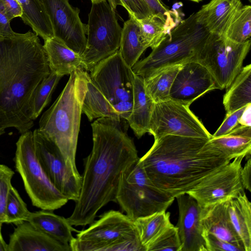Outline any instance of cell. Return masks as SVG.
<instances>
[{
  "instance_id": "cell-1",
  "label": "cell",
  "mask_w": 251,
  "mask_h": 251,
  "mask_svg": "<svg viewBox=\"0 0 251 251\" xmlns=\"http://www.w3.org/2000/svg\"><path fill=\"white\" fill-rule=\"evenodd\" d=\"M126 121L100 118L92 124L93 148L84 159L78 199L67 218L73 226H85L110 201L116 202L123 172L139 157L133 139L127 133Z\"/></svg>"
},
{
  "instance_id": "cell-2",
  "label": "cell",
  "mask_w": 251,
  "mask_h": 251,
  "mask_svg": "<svg viewBox=\"0 0 251 251\" xmlns=\"http://www.w3.org/2000/svg\"><path fill=\"white\" fill-rule=\"evenodd\" d=\"M50 73L43 45L34 32L0 37V129L14 127L22 134L33 126L31 95Z\"/></svg>"
},
{
  "instance_id": "cell-3",
  "label": "cell",
  "mask_w": 251,
  "mask_h": 251,
  "mask_svg": "<svg viewBox=\"0 0 251 251\" xmlns=\"http://www.w3.org/2000/svg\"><path fill=\"white\" fill-rule=\"evenodd\" d=\"M208 140L164 136L154 139L139 161L151 181L175 198L232 160L212 147Z\"/></svg>"
},
{
  "instance_id": "cell-4",
  "label": "cell",
  "mask_w": 251,
  "mask_h": 251,
  "mask_svg": "<svg viewBox=\"0 0 251 251\" xmlns=\"http://www.w3.org/2000/svg\"><path fill=\"white\" fill-rule=\"evenodd\" d=\"M88 75L82 69L73 71L58 98L39 122L38 129L56 145L67 167L78 177L81 176L76 168L75 157Z\"/></svg>"
},
{
  "instance_id": "cell-5",
  "label": "cell",
  "mask_w": 251,
  "mask_h": 251,
  "mask_svg": "<svg viewBox=\"0 0 251 251\" xmlns=\"http://www.w3.org/2000/svg\"><path fill=\"white\" fill-rule=\"evenodd\" d=\"M210 34L193 13L181 20L148 56L138 61L131 69L145 79L167 67L196 61Z\"/></svg>"
},
{
  "instance_id": "cell-6",
  "label": "cell",
  "mask_w": 251,
  "mask_h": 251,
  "mask_svg": "<svg viewBox=\"0 0 251 251\" xmlns=\"http://www.w3.org/2000/svg\"><path fill=\"white\" fill-rule=\"evenodd\" d=\"M70 246L72 251H146L135 221L114 210L78 231Z\"/></svg>"
},
{
  "instance_id": "cell-7",
  "label": "cell",
  "mask_w": 251,
  "mask_h": 251,
  "mask_svg": "<svg viewBox=\"0 0 251 251\" xmlns=\"http://www.w3.org/2000/svg\"><path fill=\"white\" fill-rule=\"evenodd\" d=\"M139 160L122 174L116 198L122 210L134 221L166 211L175 199L151 181Z\"/></svg>"
},
{
  "instance_id": "cell-8",
  "label": "cell",
  "mask_w": 251,
  "mask_h": 251,
  "mask_svg": "<svg viewBox=\"0 0 251 251\" xmlns=\"http://www.w3.org/2000/svg\"><path fill=\"white\" fill-rule=\"evenodd\" d=\"M15 163L34 206L53 211L67 203L68 199L51 182L38 161L30 130L21 134L16 143Z\"/></svg>"
},
{
  "instance_id": "cell-9",
  "label": "cell",
  "mask_w": 251,
  "mask_h": 251,
  "mask_svg": "<svg viewBox=\"0 0 251 251\" xmlns=\"http://www.w3.org/2000/svg\"><path fill=\"white\" fill-rule=\"evenodd\" d=\"M92 3L86 25V45L81 56L87 72L119 50L122 30L115 10L107 0Z\"/></svg>"
},
{
  "instance_id": "cell-10",
  "label": "cell",
  "mask_w": 251,
  "mask_h": 251,
  "mask_svg": "<svg viewBox=\"0 0 251 251\" xmlns=\"http://www.w3.org/2000/svg\"><path fill=\"white\" fill-rule=\"evenodd\" d=\"M90 72L93 83L120 118L126 120L132 110L135 74L119 51L99 62Z\"/></svg>"
},
{
  "instance_id": "cell-11",
  "label": "cell",
  "mask_w": 251,
  "mask_h": 251,
  "mask_svg": "<svg viewBox=\"0 0 251 251\" xmlns=\"http://www.w3.org/2000/svg\"><path fill=\"white\" fill-rule=\"evenodd\" d=\"M251 44L250 39L239 43L211 34L196 61L208 70L219 89H226L242 68Z\"/></svg>"
},
{
  "instance_id": "cell-12",
  "label": "cell",
  "mask_w": 251,
  "mask_h": 251,
  "mask_svg": "<svg viewBox=\"0 0 251 251\" xmlns=\"http://www.w3.org/2000/svg\"><path fill=\"white\" fill-rule=\"evenodd\" d=\"M189 106L171 99L154 103L148 132L154 139L168 135L212 138V135Z\"/></svg>"
},
{
  "instance_id": "cell-13",
  "label": "cell",
  "mask_w": 251,
  "mask_h": 251,
  "mask_svg": "<svg viewBox=\"0 0 251 251\" xmlns=\"http://www.w3.org/2000/svg\"><path fill=\"white\" fill-rule=\"evenodd\" d=\"M36 157L45 174L56 188L68 200L79 197L82 177L76 176L67 167L56 145L38 128L33 132Z\"/></svg>"
},
{
  "instance_id": "cell-14",
  "label": "cell",
  "mask_w": 251,
  "mask_h": 251,
  "mask_svg": "<svg viewBox=\"0 0 251 251\" xmlns=\"http://www.w3.org/2000/svg\"><path fill=\"white\" fill-rule=\"evenodd\" d=\"M244 157H237L212 173L186 193L201 207L235 198L245 193L241 178Z\"/></svg>"
},
{
  "instance_id": "cell-15",
  "label": "cell",
  "mask_w": 251,
  "mask_h": 251,
  "mask_svg": "<svg viewBox=\"0 0 251 251\" xmlns=\"http://www.w3.org/2000/svg\"><path fill=\"white\" fill-rule=\"evenodd\" d=\"M50 17L54 37L82 56L87 42L86 25L79 16V9L69 0H41Z\"/></svg>"
},
{
  "instance_id": "cell-16",
  "label": "cell",
  "mask_w": 251,
  "mask_h": 251,
  "mask_svg": "<svg viewBox=\"0 0 251 251\" xmlns=\"http://www.w3.org/2000/svg\"><path fill=\"white\" fill-rule=\"evenodd\" d=\"M219 87L208 70L198 61L183 64L172 84L170 99L190 106L206 93Z\"/></svg>"
},
{
  "instance_id": "cell-17",
  "label": "cell",
  "mask_w": 251,
  "mask_h": 251,
  "mask_svg": "<svg viewBox=\"0 0 251 251\" xmlns=\"http://www.w3.org/2000/svg\"><path fill=\"white\" fill-rule=\"evenodd\" d=\"M179 217L176 226L182 245L181 251H207L200 221L201 207L187 193L176 197Z\"/></svg>"
},
{
  "instance_id": "cell-18",
  "label": "cell",
  "mask_w": 251,
  "mask_h": 251,
  "mask_svg": "<svg viewBox=\"0 0 251 251\" xmlns=\"http://www.w3.org/2000/svg\"><path fill=\"white\" fill-rule=\"evenodd\" d=\"M8 251H72L70 245L53 239L28 221L17 225L11 234Z\"/></svg>"
},
{
  "instance_id": "cell-19",
  "label": "cell",
  "mask_w": 251,
  "mask_h": 251,
  "mask_svg": "<svg viewBox=\"0 0 251 251\" xmlns=\"http://www.w3.org/2000/svg\"><path fill=\"white\" fill-rule=\"evenodd\" d=\"M242 6L241 0H211L195 13L196 19L210 34L224 36Z\"/></svg>"
},
{
  "instance_id": "cell-20",
  "label": "cell",
  "mask_w": 251,
  "mask_h": 251,
  "mask_svg": "<svg viewBox=\"0 0 251 251\" xmlns=\"http://www.w3.org/2000/svg\"><path fill=\"white\" fill-rule=\"evenodd\" d=\"M229 200L201 207L200 221L203 230L235 245L245 251L243 243L231 223L228 212Z\"/></svg>"
},
{
  "instance_id": "cell-21",
  "label": "cell",
  "mask_w": 251,
  "mask_h": 251,
  "mask_svg": "<svg viewBox=\"0 0 251 251\" xmlns=\"http://www.w3.org/2000/svg\"><path fill=\"white\" fill-rule=\"evenodd\" d=\"M43 47L50 72L63 76L77 69L85 70L81 56L55 37L44 40Z\"/></svg>"
},
{
  "instance_id": "cell-22",
  "label": "cell",
  "mask_w": 251,
  "mask_h": 251,
  "mask_svg": "<svg viewBox=\"0 0 251 251\" xmlns=\"http://www.w3.org/2000/svg\"><path fill=\"white\" fill-rule=\"evenodd\" d=\"M153 104L146 93L143 78L135 74L132 110L126 121L138 138L148 132Z\"/></svg>"
},
{
  "instance_id": "cell-23",
  "label": "cell",
  "mask_w": 251,
  "mask_h": 251,
  "mask_svg": "<svg viewBox=\"0 0 251 251\" xmlns=\"http://www.w3.org/2000/svg\"><path fill=\"white\" fill-rule=\"evenodd\" d=\"M27 221L53 239L65 245H70L74 239L72 232L78 231L70 224L67 218L50 210L42 209L30 212Z\"/></svg>"
},
{
  "instance_id": "cell-24",
  "label": "cell",
  "mask_w": 251,
  "mask_h": 251,
  "mask_svg": "<svg viewBox=\"0 0 251 251\" xmlns=\"http://www.w3.org/2000/svg\"><path fill=\"white\" fill-rule=\"evenodd\" d=\"M208 143L231 159L241 156L250 157L251 126L239 125L227 134L212 137Z\"/></svg>"
},
{
  "instance_id": "cell-25",
  "label": "cell",
  "mask_w": 251,
  "mask_h": 251,
  "mask_svg": "<svg viewBox=\"0 0 251 251\" xmlns=\"http://www.w3.org/2000/svg\"><path fill=\"white\" fill-rule=\"evenodd\" d=\"M181 21L180 16L167 18L159 14H152L138 21L143 44L147 49L155 48Z\"/></svg>"
},
{
  "instance_id": "cell-26",
  "label": "cell",
  "mask_w": 251,
  "mask_h": 251,
  "mask_svg": "<svg viewBox=\"0 0 251 251\" xmlns=\"http://www.w3.org/2000/svg\"><path fill=\"white\" fill-rule=\"evenodd\" d=\"M228 212L245 251H251V203L245 193L229 201Z\"/></svg>"
},
{
  "instance_id": "cell-27",
  "label": "cell",
  "mask_w": 251,
  "mask_h": 251,
  "mask_svg": "<svg viewBox=\"0 0 251 251\" xmlns=\"http://www.w3.org/2000/svg\"><path fill=\"white\" fill-rule=\"evenodd\" d=\"M223 103L226 114L251 104V64L242 67L226 89Z\"/></svg>"
},
{
  "instance_id": "cell-28",
  "label": "cell",
  "mask_w": 251,
  "mask_h": 251,
  "mask_svg": "<svg viewBox=\"0 0 251 251\" xmlns=\"http://www.w3.org/2000/svg\"><path fill=\"white\" fill-rule=\"evenodd\" d=\"M22 11L23 21L44 40L54 37L52 26L41 0H17Z\"/></svg>"
},
{
  "instance_id": "cell-29",
  "label": "cell",
  "mask_w": 251,
  "mask_h": 251,
  "mask_svg": "<svg viewBox=\"0 0 251 251\" xmlns=\"http://www.w3.org/2000/svg\"><path fill=\"white\" fill-rule=\"evenodd\" d=\"M146 49L141 40L138 21L129 16L124 24L121 33L119 51L123 59L132 68Z\"/></svg>"
},
{
  "instance_id": "cell-30",
  "label": "cell",
  "mask_w": 251,
  "mask_h": 251,
  "mask_svg": "<svg viewBox=\"0 0 251 251\" xmlns=\"http://www.w3.org/2000/svg\"><path fill=\"white\" fill-rule=\"evenodd\" d=\"M82 113H84L90 121L100 118H121L117 111L93 83L89 75L82 102Z\"/></svg>"
},
{
  "instance_id": "cell-31",
  "label": "cell",
  "mask_w": 251,
  "mask_h": 251,
  "mask_svg": "<svg viewBox=\"0 0 251 251\" xmlns=\"http://www.w3.org/2000/svg\"><path fill=\"white\" fill-rule=\"evenodd\" d=\"M182 65L167 67L143 79L146 93L154 103L170 99L172 84Z\"/></svg>"
},
{
  "instance_id": "cell-32",
  "label": "cell",
  "mask_w": 251,
  "mask_h": 251,
  "mask_svg": "<svg viewBox=\"0 0 251 251\" xmlns=\"http://www.w3.org/2000/svg\"><path fill=\"white\" fill-rule=\"evenodd\" d=\"M135 223L141 242L146 251L147 247L166 229L173 225L170 221V213L166 211L138 218Z\"/></svg>"
},
{
  "instance_id": "cell-33",
  "label": "cell",
  "mask_w": 251,
  "mask_h": 251,
  "mask_svg": "<svg viewBox=\"0 0 251 251\" xmlns=\"http://www.w3.org/2000/svg\"><path fill=\"white\" fill-rule=\"evenodd\" d=\"M62 76L50 72L34 90L29 104V113L31 120H35L51 100V95Z\"/></svg>"
},
{
  "instance_id": "cell-34",
  "label": "cell",
  "mask_w": 251,
  "mask_h": 251,
  "mask_svg": "<svg viewBox=\"0 0 251 251\" xmlns=\"http://www.w3.org/2000/svg\"><path fill=\"white\" fill-rule=\"evenodd\" d=\"M251 36V6H242L232 20L223 37L242 43Z\"/></svg>"
},
{
  "instance_id": "cell-35",
  "label": "cell",
  "mask_w": 251,
  "mask_h": 251,
  "mask_svg": "<svg viewBox=\"0 0 251 251\" xmlns=\"http://www.w3.org/2000/svg\"><path fill=\"white\" fill-rule=\"evenodd\" d=\"M30 212L17 189L12 186L6 203L4 223L16 226L27 221Z\"/></svg>"
},
{
  "instance_id": "cell-36",
  "label": "cell",
  "mask_w": 251,
  "mask_h": 251,
  "mask_svg": "<svg viewBox=\"0 0 251 251\" xmlns=\"http://www.w3.org/2000/svg\"><path fill=\"white\" fill-rule=\"evenodd\" d=\"M181 248L177 228L172 225L147 247L146 251H181Z\"/></svg>"
},
{
  "instance_id": "cell-37",
  "label": "cell",
  "mask_w": 251,
  "mask_h": 251,
  "mask_svg": "<svg viewBox=\"0 0 251 251\" xmlns=\"http://www.w3.org/2000/svg\"><path fill=\"white\" fill-rule=\"evenodd\" d=\"M14 174L10 168L0 164V222L4 223L5 209L9 191L12 187L11 180Z\"/></svg>"
},
{
  "instance_id": "cell-38",
  "label": "cell",
  "mask_w": 251,
  "mask_h": 251,
  "mask_svg": "<svg viewBox=\"0 0 251 251\" xmlns=\"http://www.w3.org/2000/svg\"><path fill=\"white\" fill-rule=\"evenodd\" d=\"M118 4L122 5L128 12L129 16L137 21L152 15V13L144 0H117Z\"/></svg>"
},
{
  "instance_id": "cell-39",
  "label": "cell",
  "mask_w": 251,
  "mask_h": 251,
  "mask_svg": "<svg viewBox=\"0 0 251 251\" xmlns=\"http://www.w3.org/2000/svg\"><path fill=\"white\" fill-rule=\"evenodd\" d=\"M247 106L240 108L229 114H226L223 123L212 135V137H218L227 134L240 125L239 121Z\"/></svg>"
},
{
  "instance_id": "cell-40",
  "label": "cell",
  "mask_w": 251,
  "mask_h": 251,
  "mask_svg": "<svg viewBox=\"0 0 251 251\" xmlns=\"http://www.w3.org/2000/svg\"><path fill=\"white\" fill-rule=\"evenodd\" d=\"M207 251H243L241 249L230 243L219 239L213 234L203 230Z\"/></svg>"
},
{
  "instance_id": "cell-41",
  "label": "cell",
  "mask_w": 251,
  "mask_h": 251,
  "mask_svg": "<svg viewBox=\"0 0 251 251\" xmlns=\"http://www.w3.org/2000/svg\"><path fill=\"white\" fill-rule=\"evenodd\" d=\"M150 7L152 14H159L167 18L179 16L177 11L170 10L162 0H144Z\"/></svg>"
},
{
  "instance_id": "cell-42",
  "label": "cell",
  "mask_w": 251,
  "mask_h": 251,
  "mask_svg": "<svg viewBox=\"0 0 251 251\" xmlns=\"http://www.w3.org/2000/svg\"><path fill=\"white\" fill-rule=\"evenodd\" d=\"M9 20L11 21L22 15L21 7L17 0H0Z\"/></svg>"
},
{
  "instance_id": "cell-43",
  "label": "cell",
  "mask_w": 251,
  "mask_h": 251,
  "mask_svg": "<svg viewBox=\"0 0 251 251\" xmlns=\"http://www.w3.org/2000/svg\"><path fill=\"white\" fill-rule=\"evenodd\" d=\"M9 20L4 7L0 2V37L11 36L16 34L11 27Z\"/></svg>"
},
{
  "instance_id": "cell-44",
  "label": "cell",
  "mask_w": 251,
  "mask_h": 251,
  "mask_svg": "<svg viewBox=\"0 0 251 251\" xmlns=\"http://www.w3.org/2000/svg\"><path fill=\"white\" fill-rule=\"evenodd\" d=\"M251 159L249 157L247 162L241 171V178L244 189L251 192Z\"/></svg>"
},
{
  "instance_id": "cell-45",
  "label": "cell",
  "mask_w": 251,
  "mask_h": 251,
  "mask_svg": "<svg viewBox=\"0 0 251 251\" xmlns=\"http://www.w3.org/2000/svg\"><path fill=\"white\" fill-rule=\"evenodd\" d=\"M251 104L248 105L244 110L243 113L242 114L240 120L239 121V124L241 126H251Z\"/></svg>"
},
{
  "instance_id": "cell-46",
  "label": "cell",
  "mask_w": 251,
  "mask_h": 251,
  "mask_svg": "<svg viewBox=\"0 0 251 251\" xmlns=\"http://www.w3.org/2000/svg\"><path fill=\"white\" fill-rule=\"evenodd\" d=\"M2 223L0 222V251H8V244L3 238L1 234V226Z\"/></svg>"
},
{
  "instance_id": "cell-47",
  "label": "cell",
  "mask_w": 251,
  "mask_h": 251,
  "mask_svg": "<svg viewBox=\"0 0 251 251\" xmlns=\"http://www.w3.org/2000/svg\"><path fill=\"white\" fill-rule=\"evenodd\" d=\"M109 3L111 6L115 10L116 8L117 5H118L117 0H109Z\"/></svg>"
},
{
  "instance_id": "cell-48",
  "label": "cell",
  "mask_w": 251,
  "mask_h": 251,
  "mask_svg": "<svg viewBox=\"0 0 251 251\" xmlns=\"http://www.w3.org/2000/svg\"><path fill=\"white\" fill-rule=\"evenodd\" d=\"M4 130L3 129H0V136L5 132Z\"/></svg>"
},
{
  "instance_id": "cell-49",
  "label": "cell",
  "mask_w": 251,
  "mask_h": 251,
  "mask_svg": "<svg viewBox=\"0 0 251 251\" xmlns=\"http://www.w3.org/2000/svg\"><path fill=\"white\" fill-rule=\"evenodd\" d=\"M190 0V1H194V2H199L201 1H202V0Z\"/></svg>"
},
{
  "instance_id": "cell-50",
  "label": "cell",
  "mask_w": 251,
  "mask_h": 251,
  "mask_svg": "<svg viewBox=\"0 0 251 251\" xmlns=\"http://www.w3.org/2000/svg\"><path fill=\"white\" fill-rule=\"evenodd\" d=\"M99 0H91V2H94V1H99ZM107 1H108V2H109V0H107Z\"/></svg>"
},
{
  "instance_id": "cell-51",
  "label": "cell",
  "mask_w": 251,
  "mask_h": 251,
  "mask_svg": "<svg viewBox=\"0 0 251 251\" xmlns=\"http://www.w3.org/2000/svg\"></svg>"
}]
</instances>
